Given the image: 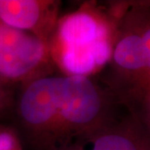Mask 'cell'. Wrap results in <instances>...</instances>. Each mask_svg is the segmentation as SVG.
<instances>
[{"instance_id":"2","label":"cell","mask_w":150,"mask_h":150,"mask_svg":"<svg viewBox=\"0 0 150 150\" xmlns=\"http://www.w3.org/2000/svg\"><path fill=\"white\" fill-rule=\"evenodd\" d=\"M116 29L112 21L91 7L65 15L50 40L53 62L64 74L92 77L108 64Z\"/></svg>"},{"instance_id":"1","label":"cell","mask_w":150,"mask_h":150,"mask_svg":"<svg viewBox=\"0 0 150 150\" xmlns=\"http://www.w3.org/2000/svg\"><path fill=\"white\" fill-rule=\"evenodd\" d=\"M122 103L93 77L51 72L20 86L13 128L25 150H59L122 117Z\"/></svg>"},{"instance_id":"10","label":"cell","mask_w":150,"mask_h":150,"mask_svg":"<svg viewBox=\"0 0 150 150\" xmlns=\"http://www.w3.org/2000/svg\"><path fill=\"white\" fill-rule=\"evenodd\" d=\"M149 6H150V5H149Z\"/></svg>"},{"instance_id":"9","label":"cell","mask_w":150,"mask_h":150,"mask_svg":"<svg viewBox=\"0 0 150 150\" xmlns=\"http://www.w3.org/2000/svg\"><path fill=\"white\" fill-rule=\"evenodd\" d=\"M11 87L0 77V115L11 112L15 98Z\"/></svg>"},{"instance_id":"5","label":"cell","mask_w":150,"mask_h":150,"mask_svg":"<svg viewBox=\"0 0 150 150\" xmlns=\"http://www.w3.org/2000/svg\"><path fill=\"white\" fill-rule=\"evenodd\" d=\"M59 150H150V136L134 117L122 116Z\"/></svg>"},{"instance_id":"8","label":"cell","mask_w":150,"mask_h":150,"mask_svg":"<svg viewBox=\"0 0 150 150\" xmlns=\"http://www.w3.org/2000/svg\"><path fill=\"white\" fill-rule=\"evenodd\" d=\"M0 150H25L20 136L13 127L0 125Z\"/></svg>"},{"instance_id":"7","label":"cell","mask_w":150,"mask_h":150,"mask_svg":"<svg viewBox=\"0 0 150 150\" xmlns=\"http://www.w3.org/2000/svg\"><path fill=\"white\" fill-rule=\"evenodd\" d=\"M148 8L150 6L148 5ZM134 13V12H133ZM142 35L143 53L146 64V78H147V91H150V10L137 11L134 13Z\"/></svg>"},{"instance_id":"6","label":"cell","mask_w":150,"mask_h":150,"mask_svg":"<svg viewBox=\"0 0 150 150\" xmlns=\"http://www.w3.org/2000/svg\"><path fill=\"white\" fill-rule=\"evenodd\" d=\"M59 1L0 0V23L29 32L50 44L58 23Z\"/></svg>"},{"instance_id":"4","label":"cell","mask_w":150,"mask_h":150,"mask_svg":"<svg viewBox=\"0 0 150 150\" xmlns=\"http://www.w3.org/2000/svg\"><path fill=\"white\" fill-rule=\"evenodd\" d=\"M106 87L121 100L123 88L137 86L147 90L146 64L142 35L133 12L122 20L116 29Z\"/></svg>"},{"instance_id":"3","label":"cell","mask_w":150,"mask_h":150,"mask_svg":"<svg viewBox=\"0 0 150 150\" xmlns=\"http://www.w3.org/2000/svg\"><path fill=\"white\" fill-rule=\"evenodd\" d=\"M52 62L47 41L0 23V77L6 83L22 86L53 72Z\"/></svg>"}]
</instances>
